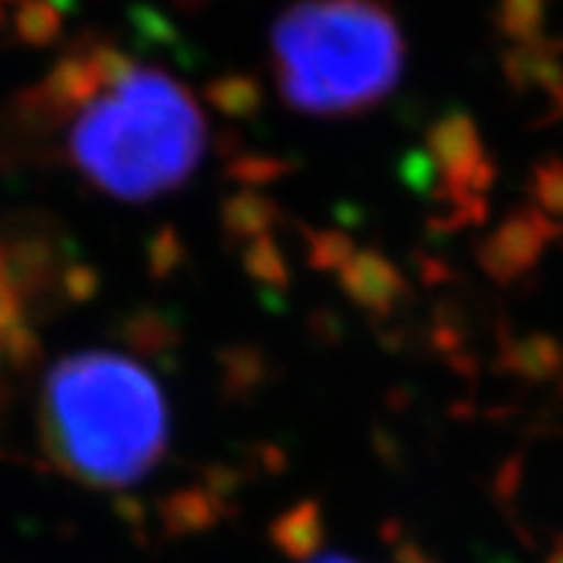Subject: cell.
Returning a JSON list of instances; mask_svg holds the SVG:
<instances>
[{"mask_svg":"<svg viewBox=\"0 0 563 563\" xmlns=\"http://www.w3.org/2000/svg\"><path fill=\"white\" fill-rule=\"evenodd\" d=\"M543 21H547V0H495L492 9L495 30L518 44L541 41Z\"/></svg>","mask_w":563,"mask_h":563,"instance_id":"8","label":"cell"},{"mask_svg":"<svg viewBox=\"0 0 563 563\" xmlns=\"http://www.w3.org/2000/svg\"><path fill=\"white\" fill-rule=\"evenodd\" d=\"M271 216H274V208L262 196L242 194L224 208V224H228L230 233L253 236V242H256L267 230V224H271Z\"/></svg>","mask_w":563,"mask_h":563,"instance_id":"12","label":"cell"},{"mask_svg":"<svg viewBox=\"0 0 563 563\" xmlns=\"http://www.w3.org/2000/svg\"><path fill=\"white\" fill-rule=\"evenodd\" d=\"M251 274L262 282H279L282 279V256L276 251V245L267 236L256 239L253 247L245 256Z\"/></svg>","mask_w":563,"mask_h":563,"instance_id":"15","label":"cell"},{"mask_svg":"<svg viewBox=\"0 0 563 563\" xmlns=\"http://www.w3.org/2000/svg\"><path fill=\"white\" fill-rule=\"evenodd\" d=\"M210 104L216 110H222L224 115H251V112L260 110L262 92L260 84L253 81L251 75H222V78H213V84H208L205 89Z\"/></svg>","mask_w":563,"mask_h":563,"instance_id":"10","label":"cell"},{"mask_svg":"<svg viewBox=\"0 0 563 563\" xmlns=\"http://www.w3.org/2000/svg\"><path fill=\"white\" fill-rule=\"evenodd\" d=\"M308 563H360L354 561V558H345V555H322V558H313V561Z\"/></svg>","mask_w":563,"mask_h":563,"instance_id":"17","label":"cell"},{"mask_svg":"<svg viewBox=\"0 0 563 563\" xmlns=\"http://www.w3.org/2000/svg\"><path fill=\"white\" fill-rule=\"evenodd\" d=\"M561 233V224L552 222L538 208H523L509 216L481 247V262L500 285L520 279L529 274L541 253L547 251L549 239Z\"/></svg>","mask_w":563,"mask_h":563,"instance_id":"5","label":"cell"},{"mask_svg":"<svg viewBox=\"0 0 563 563\" xmlns=\"http://www.w3.org/2000/svg\"><path fill=\"white\" fill-rule=\"evenodd\" d=\"M563 365L561 342L547 334H534L529 340L518 342L511 349V368L529 379H547L558 374Z\"/></svg>","mask_w":563,"mask_h":563,"instance_id":"11","label":"cell"},{"mask_svg":"<svg viewBox=\"0 0 563 563\" xmlns=\"http://www.w3.org/2000/svg\"><path fill=\"white\" fill-rule=\"evenodd\" d=\"M15 26L18 35H21L26 44H49V41H55L60 32L58 7H55V3H44V0H30V3H23L21 12H18Z\"/></svg>","mask_w":563,"mask_h":563,"instance_id":"14","label":"cell"},{"mask_svg":"<svg viewBox=\"0 0 563 563\" xmlns=\"http://www.w3.org/2000/svg\"><path fill=\"white\" fill-rule=\"evenodd\" d=\"M181 12H201V9L208 7L210 0H173Z\"/></svg>","mask_w":563,"mask_h":563,"instance_id":"16","label":"cell"},{"mask_svg":"<svg viewBox=\"0 0 563 563\" xmlns=\"http://www.w3.org/2000/svg\"><path fill=\"white\" fill-rule=\"evenodd\" d=\"M274 538L282 547V552H288V555H311L313 549L319 547V538H322V520H319L317 506L299 504L297 509L285 511V515L276 520Z\"/></svg>","mask_w":563,"mask_h":563,"instance_id":"9","label":"cell"},{"mask_svg":"<svg viewBox=\"0 0 563 563\" xmlns=\"http://www.w3.org/2000/svg\"><path fill=\"white\" fill-rule=\"evenodd\" d=\"M429 147L438 170L452 187L454 199L463 201L466 213L468 210L483 213V194L489 190L492 167L475 124L466 115L454 112L431 130Z\"/></svg>","mask_w":563,"mask_h":563,"instance_id":"4","label":"cell"},{"mask_svg":"<svg viewBox=\"0 0 563 563\" xmlns=\"http://www.w3.org/2000/svg\"><path fill=\"white\" fill-rule=\"evenodd\" d=\"M282 101L313 119H349L391 96L406 67V37L386 3L299 0L271 26Z\"/></svg>","mask_w":563,"mask_h":563,"instance_id":"3","label":"cell"},{"mask_svg":"<svg viewBox=\"0 0 563 563\" xmlns=\"http://www.w3.org/2000/svg\"><path fill=\"white\" fill-rule=\"evenodd\" d=\"M563 44L558 41H529L506 53L504 69L518 92H547L552 104L563 107Z\"/></svg>","mask_w":563,"mask_h":563,"instance_id":"6","label":"cell"},{"mask_svg":"<svg viewBox=\"0 0 563 563\" xmlns=\"http://www.w3.org/2000/svg\"><path fill=\"white\" fill-rule=\"evenodd\" d=\"M552 563H563V549H561V552H558L555 558H552Z\"/></svg>","mask_w":563,"mask_h":563,"instance_id":"18","label":"cell"},{"mask_svg":"<svg viewBox=\"0 0 563 563\" xmlns=\"http://www.w3.org/2000/svg\"><path fill=\"white\" fill-rule=\"evenodd\" d=\"M67 119L69 164L112 199L173 194L208 150V121L194 92L158 67H135Z\"/></svg>","mask_w":563,"mask_h":563,"instance_id":"2","label":"cell"},{"mask_svg":"<svg viewBox=\"0 0 563 563\" xmlns=\"http://www.w3.org/2000/svg\"><path fill=\"white\" fill-rule=\"evenodd\" d=\"M342 288L360 308L388 311L402 294V279L397 267L379 253H351L340 265Z\"/></svg>","mask_w":563,"mask_h":563,"instance_id":"7","label":"cell"},{"mask_svg":"<svg viewBox=\"0 0 563 563\" xmlns=\"http://www.w3.org/2000/svg\"><path fill=\"white\" fill-rule=\"evenodd\" d=\"M44 443L67 475L96 489L144 481L167 452V402L130 356L84 351L49 371L41 400Z\"/></svg>","mask_w":563,"mask_h":563,"instance_id":"1","label":"cell"},{"mask_svg":"<svg viewBox=\"0 0 563 563\" xmlns=\"http://www.w3.org/2000/svg\"><path fill=\"white\" fill-rule=\"evenodd\" d=\"M534 208L552 222L563 219V158H547L532 170Z\"/></svg>","mask_w":563,"mask_h":563,"instance_id":"13","label":"cell"}]
</instances>
